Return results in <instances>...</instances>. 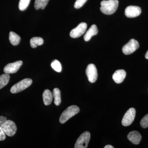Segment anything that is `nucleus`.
I'll list each match as a JSON object with an SVG mask.
<instances>
[{"label": "nucleus", "mask_w": 148, "mask_h": 148, "mask_svg": "<svg viewBox=\"0 0 148 148\" xmlns=\"http://www.w3.org/2000/svg\"><path fill=\"white\" fill-rule=\"evenodd\" d=\"M7 121L6 117L3 116H0V126H2Z\"/></svg>", "instance_id": "26"}, {"label": "nucleus", "mask_w": 148, "mask_h": 148, "mask_svg": "<svg viewBox=\"0 0 148 148\" xmlns=\"http://www.w3.org/2000/svg\"><path fill=\"white\" fill-rule=\"evenodd\" d=\"M90 138V132L86 131L79 137L75 145V148H87Z\"/></svg>", "instance_id": "4"}, {"label": "nucleus", "mask_w": 148, "mask_h": 148, "mask_svg": "<svg viewBox=\"0 0 148 148\" xmlns=\"http://www.w3.org/2000/svg\"><path fill=\"white\" fill-rule=\"evenodd\" d=\"M49 0H36L34 7L36 10L44 9L47 5Z\"/></svg>", "instance_id": "20"}, {"label": "nucleus", "mask_w": 148, "mask_h": 148, "mask_svg": "<svg viewBox=\"0 0 148 148\" xmlns=\"http://www.w3.org/2000/svg\"><path fill=\"white\" fill-rule=\"evenodd\" d=\"M139 44L136 40H130L122 48V51L125 55H129L135 52L139 47Z\"/></svg>", "instance_id": "7"}, {"label": "nucleus", "mask_w": 148, "mask_h": 148, "mask_svg": "<svg viewBox=\"0 0 148 148\" xmlns=\"http://www.w3.org/2000/svg\"><path fill=\"white\" fill-rule=\"evenodd\" d=\"M5 134L0 126V141H3L5 139Z\"/></svg>", "instance_id": "25"}, {"label": "nucleus", "mask_w": 148, "mask_h": 148, "mask_svg": "<svg viewBox=\"0 0 148 148\" xmlns=\"http://www.w3.org/2000/svg\"><path fill=\"white\" fill-rule=\"evenodd\" d=\"M9 40L12 45L16 46L19 44L21 38L14 32H11L9 34Z\"/></svg>", "instance_id": "16"}, {"label": "nucleus", "mask_w": 148, "mask_h": 148, "mask_svg": "<svg viewBox=\"0 0 148 148\" xmlns=\"http://www.w3.org/2000/svg\"><path fill=\"white\" fill-rule=\"evenodd\" d=\"M79 108L76 106H72L68 107L61 114L59 121L61 123H65L72 117L79 112Z\"/></svg>", "instance_id": "2"}, {"label": "nucleus", "mask_w": 148, "mask_h": 148, "mask_svg": "<svg viewBox=\"0 0 148 148\" xmlns=\"http://www.w3.org/2000/svg\"><path fill=\"white\" fill-rule=\"evenodd\" d=\"M23 64L21 61H16L14 63L8 64L3 69V71L5 73H15L20 69Z\"/></svg>", "instance_id": "10"}, {"label": "nucleus", "mask_w": 148, "mask_h": 148, "mask_svg": "<svg viewBox=\"0 0 148 148\" xmlns=\"http://www.w3.org/2000/svg\"><path fill=\"white\" fill-rule=\"evenodd\" d=\"M98 33V29L97 26L95 24L92 25L84 35V38L85 41H88L90 40L91 37L97 35Z\"/></svg>", "instance_id": "14"}, {"label": "nucleus", "mask_w": 148, "mask_h": 148, "mask_svg": "<svg viewBox=\"0 0 148 148\" xmlns=\"http://www.w3.org/2000/svg\"><path fill=\"white\" fill-rule=\"evenodd\" d=\"M136 110L134 108H130L125 113L122 120V124L124 126L130 125L135 119Z\"/></svg>", "instance_id": "6"}, {"label": "nucleus", "mask_w": 148, "mask_h": 148, "mask_svg": "<svg viewBox=\"0 0 148 148\" xmlns=\"http://www.w3.org/2000/svg\"><path fill=\"white\" fill-rule=\"evenodd\" d=\"M32 79L29 78L24 79L21 81L14 85L10 89V92L12 93H16L21 92L29 87L32 84Z\"/></svg>", "instance_id": "3"}, {"label": "nucleus", "mask_w": 148, "mask_h": 148, "mask_svg": "<svg viewBox=\"0 0 148 148\" xmlns=\"http://www.w3.org/2000/svg\"><path fill=\"white\" fill-rule=\"evenodd\" d=\"M10 76L9 74L5 73L0 76V89L5 86L9 81Z\"/></svg>", "instance_id": "19"}, {"label": "nucleus", "mask_w": 148, "mask_h": 148, "mask_svg": "<svg viewBox=\"0 0 148 148\" xmlns=\"http://www.w3.org/2000/svg\"><path fill=\"white\" fill-rule=\"evenodd\" d=\"M141 9L137 6H129L127 7L125 10V16L129 18H134L137 17L141 14Z\"/></svg>", "instance_id": "11"}, {"label": "nucleus", "mask_w": 148, "mask_h": 148, "mask_svg": "<svg viewBox=\"0 0 148 148\" xmlns=\"http://www.w3.org/2000/svg\"><path fill=\"white\" fill-rule=\"evenodd\" d=\"M42 97L45 106H49L51 104L53 96L50 90L46 89L45 90L43 93Z\"/></svg>", "instance_id": "15"}, {"label": "nucleus", "mask_w": 148, "mask_h": 148, "mask_svg": "<svg viewBox=\"0 0 148 148\" xmlns=\"http://www.w3.org/2000/svg\"><path fill=\"white\" fill-rule=\"evenodd\" d=\"M87 0H77L74 4V7L76 9H79L81 8L84 5Z\"/></svg>", "instance_id": "24"}, {"label": "nucleus", "mask_w": 148, "mask_h": 148, "mask_svg": "<svg viewBox=\"0 0 148 148\" xmlns=\"http://www.w3.org/2000/svg\"><path fill=\"white\" fill-rule=\"evenodd\" d=\"M101 11L105 14L110 15L116 11L119 5L118 0H108L102 1L101 3Z\"/></svg>", "instance_id": "1"}, {"label": "nucleus", "mask_w": 148, "mask_h": 148, "mask_svg": "<svg viewBox=\"0 0 148 148\" xmlns=\"http://www.w3.org/2000/svg\"><path fill=\"white\" fill-rule=\"evenodd\" d=\"M145 58H147V59H148V50L147 51V52H146L145 54Z\"/></svg>", "instance_id": "28"}, {"label": "nucleus", "mask_w": 148, "mask_h": 148, "mask_svg": "<svg viewBox=\"0 0 148 148\" xmlns=\"http://www.w3.org/2000/svg\"><path fill=\"white\" fill-rule=\"evenodd\" d=\"M51 65L52 69L56 72L60 73L62 71V67H61V63L57 60H53L51 62Z\"/></svg>", "instance_id": "21"}, {"label": "nucleus", "mask_w": 148, "mask_h": 148, "mask_svg": "<svg viewBox=\"0 0 148 148\" xmlns=\"http://www.w3.org/2000/svg\"><path fill=\"white\" fill-rule=\"evenodd\" d=\"M1 127L5 134L10 137H12L15 135L17 130L16 124L11 120L7 121Z\"/></svg>", "instance_id": "5"}, {"label": "nucleus", "mask_w": 148, "mask_h": 148, "mask_svg": "<svg viewBox=\"0 0 148 148\" xmlns=\"http://www.w3.org/2000/svg\"><path fill=\"white\" fill-rule=\"evenodd\" d=\"M86 73L88 81L90 83H94L98 79V72L94 64H90L87 66Z\"/></svg>", "instance_id": "8"}, {"label": "nucleus", "mask_w": 148, "mask_h": 148, "mask_svg": "<svg viewBox=\"0 0 148 148\" xmlns=\"http://www.w3.org/2000/svg\"><path fill=\"white\" fill-rule=\"evenodd\" d=\"M31 0H19L18 8L21 11H24L29 6Z\"/></svg>", "instance_id": "22"}, {"label": "nucleus", "mask_w": 148, "mask_h": 148, "mask_svg": "<svg viewBox=\"0 0 148 148\" xmlns=\"http://www.w3.org/2000/svg\"><path fill=\"white\" fill-rule=\"evenodd\" d=\"M126 75V72L124 70H117L113 75V79L117 84L121 83L124 80Z\"/></svg>", "instance_id": "13"}, {"label": "nucleus", "mask_w": 148, "mask_h": 148, "mask_svg": "<svg viewBox=\"0 0 148 148\" xmlns=\"http://www.w3.org/2000/svg\"><path fill=\"white\" fill-rule=\"evenodd\" d=\"M87 29V24L82 22L78 25L70 32V36L71 38H77L80 37L84 34Z\"/></svg>", "instance_id": "9"}, {"label": "nucleus", "mask_w": 148, "mask_h": 148, "mask_svg": "<svg viewBox=\"0 0 148 148\" xmlns=\"http://www.w3.org/2000/svg\"><path fill=\"white\" fill-rule=\"evenodd\" d=\"M140 125L144 128L148 127V114L146 115L140 121Z\"/></svg>", "instance_id": "23"}, {"label": "nucleus", "mask_w": 148, "mask_h": 148, "mask_svg": "<svg viewBox=\"0 0 148 148\" xmlns=\"http://www.w3.org/2000/svg\"><path fill=\"white\" fill-rule=\"evenodd\" d=\"M53 96L54 99V104L56 106H59L61 103V91L58 88L53 89Z\"/></svg>", "instance_id": "18"}, {"label": "nucleus", "mask_w": 148, "mask_h": 148, "mask_svg": "<svg viewBox=\"0 0 148 148\" xmlns=\"http://www.w3.org/2000/svg\"><path fill=\"white\" fill-rule=\"evenodd\" d=\"M43 43V39L41 37H33L30 40V45L33 48L37 47L38 46L42 45Z\"/></svg>", "instance_id": "17"}, {"label": "nucleus", "mask_w": 148, "mask_h": 148, "mask_svg": "<svg viewBox=\"0 0 148 148\" xmlns=\"http://www.w3.org/2000/svg\"><path fill=\"white\" fill-rule=\"evenodd\" d=\"M127 139L133 144L138 145L142 140V136L137 131H132L128 133Z\"/></svg>", "instance_id": "12"}, {"label": "nucleus", "mask_w": 148, "mask_h": 148, "mask_svg": "<svg viewBox=\"0 0 148 148\" xmlns=\"http://www.w3.org/2000/svg\"><path fill=\"white\" fill-rule=\"evenodd\" d=\"M114 147L110 145H108L104 147V148H114Z\"/></svg>", "instance_id": "27"}]
</instances>
